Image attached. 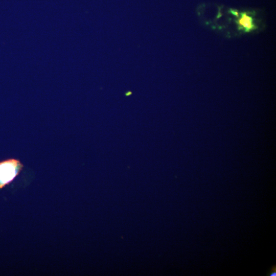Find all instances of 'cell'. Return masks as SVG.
<instances>
[{"label": "cell", "mask_w": 276, "mask_h": 276, "mask_svg": "<svg viewBox=\"0 0 276 276\" xmlns=\"http://www.w3.org/2000/svg\"><path fill=\"white\" fill-rule=\"evenodd\" d=\"M23 167L21 163L15 158L0 162V189L11 183Z\"/></svg>", "instance_id": "6da1fadb"}, {"label": "cell", "mask_w": 276, "mask_h": 276, "mask_svg": "<svg viewBox=\"0 0 276 276\" xmlns=\"http://www.w3.org/2000/svg\"><path fill=\"white\" fill-rule=\"evenodd\" d=\"M241 17L238 21V24L245 29V31H249L254 28L252 19L251 17L247 15L246 13H242Z\"/></svg>", "instance_id": "7a4b0ae2"}]
</instances>
